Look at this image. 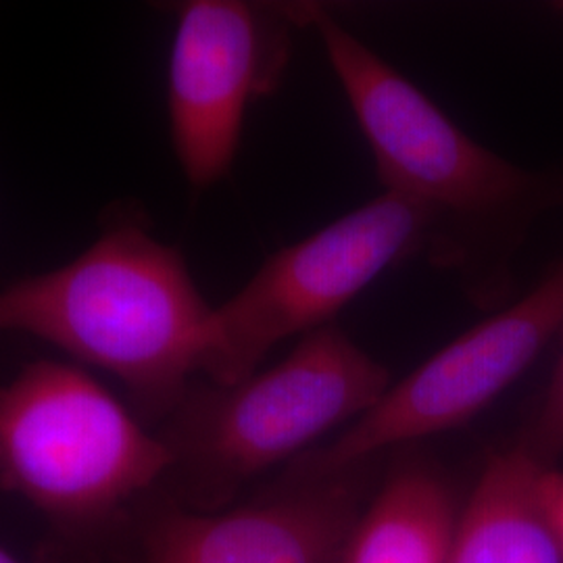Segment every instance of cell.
<instances>
[{
  "label": "cell",
  "mask_w": 563,
  "mask_h": 563,
  "mask_svg": "<svg viewBox=\"0 0 563 563\" xmlns=\"http://www.w3.org/2000/svg\"><path fill=\"white\" fill-rule=\"evenodd\" d=\"M316 4L188 0L174 4L167 74L174 153L195 190L232 172L249 109L280 88L295 32Z\"/></svg>",
  "instance_id": "7"
},
{
  "label": "cell",
  "mask_w": 563,
  "mask_h": 563,
  "mask_svg": "<svg viewBox=\"0 0 563 563\" xmlns=\"http://www.w3.org/2000/svg\"><path fill=\"white\" fill-rule=\"evenodd\" d=\"M213 313L180 251L132 211L113 216L76 260L0 290V332L113 374L144 422H163L207 376Z\"/></svg>",
  "instance_id": "2"
},
{
  "label": "cell",
  "mask_w": 563,
  "mask_h": 563,
  "mask_svg": "<svg viewBox=\"0 0 563 563\" xmlns=\"http://www.w3.org/2000/svg\"><path fill=\"white\" fill-rule=\"evenodd\" d=\"M390 384V372L336 322L323 325L239 383H192L157 430L174 457L167 478L201 509H218L242 484L357 422Z\"/></svg>",
  "instance_id": "3"
},
{
  "label": "cell",
  "mask_w": 563,
  "mask_h": 563,
  "mask_svg": "<svg viewBox=\"0 0 563 563\" xmlns=\"http://www.w3.org/2000/svg\"><path fill=\"white\" fill-rule=\"evenodd\" d=\"M409 262H434L430 223L416 205L383 190L267 257L216 307L213 353L202 380L234 384L251 376L276 344L334 323L372 282Z\"/></svg>",
  "instance_id": "5"
},
{
  "label": "cell",
  "mask_w": 563,
  "mask_h": 563,
  "mask_svg": "<svg viewBox=\"0 0 563 563\" xmlns=\"http://www.w3.org/2000/svg\"><path fill=\"white\" fill-rule=\"evenodd\" d=\"M157 430L71 363H30L0 388V486L63 528H99L172 470Z\"/></svg>",
  "instance_id": "4"
},
{
  "label": "cell",
  "mask_w": 563,
  "mask_h": 563,
  "mask_svg": "<svg viewBox=\"0 0 563 563\" xmlns=\"http://www.w3.org/2000/svg\"><path fill=\"white\" fill-rule=\"evenodd\" d=\"M369 463L286 486L225 511L165 507L144 528L142 563H341Z\"/></svg>",
  "instance_id": "8"
},
{
  "label": "cell",
  "mask_w": 563,
  "mask_h": 563,
  "mask_svg": "<svg viewBox=\"0 0 563 563\" xmlns=\"http://www.w3.org/2000/svg\"><path fill=\"white\" fill-rule=\"evenodd\" d=\"M0 563H23L15 558V555H11L4 547H0Z\"/></svg>",
  "instance_id": "13"
},
{
  "label": "cell",
  "mask_w": 563,
  "mask_h": 563,
  "mask_svg": "<svg viewBox=\"0 0 563 563\" xmlns=\"http://www.w3.org/2000/svg\"><path fill=\"white\" fill-rule=\"evenodd\" d=\"M518 444L543 465H555V460L563 453V334L562 353L551 383Z\"/></svg>",
  "instance_id": "11"
},
{
  "label": "cell",
  "mask_w": 563,
  "mask_h": 563,
  "mask_svg": "<svg viewBox=\"0 0 563 563\" xmlns=\"http://www.w3.org/2000/svg\"><path fill=\"white\" fill-rule=\"evenodd\" d=\"M541 504H543L547 522L553 530V537L563 553V470L555 465H547L541 472Z\"/></svg>",
  "instance_id": "12"
},
{
  "label": "cell",
  "mask_w": 563,
  "mask_h": 563,
  "mask_svg": "<svg viewBox=\"0 0 563 563\" xmlns=\"http://www.w3.org/2000/svg\"><path fill=\"white\" fill-rule=\"evenodd\" d=\"M460 509L434 465L418 457L397 463L360 511L341 563H449Z\"/></svg>",
  "instance_id": "10"
},
{
  "label": "cell",
  "mask_w": 563,
  "mask_h": 563,
  "mask_svg": "<svg viewBox=\"0 0 563 563\" xmlns=\"http://www.w3.org/2000/svg\"><path fill=\"white\" fill-rule=\"evenodd\" d=\"M309 27L341 84L386 192L416 205L434 239L432 265L495 311L526 228L563 199V178L518 167L467 136L437 102L322 7Z\"/></svg>",
  "instance_id": "1"
},
{
  "label": "cell",
  "mask_w": 563,
  "mask_h": 563,
  "mask_svg": "<svg viewBox=\"0 0 563 563\" xmlns=\"http://www.w3.org/2000/svg\"><path fill=\"white\" fill-rule=\"evenodd\" d=\"M563 334V257L523 297L495 309L439 353L390 384L383 399L330 443L290 463L297 474L323 476L372 463L388 449L462 428L522 378Z\"/></svg>",
  "instance_id": "6"
},
{
  "label": "cell",
  "mask_w": 563,
  "mask_h": 563,
  "mask_svg": "<svg viewBox=\"0 0 563 563\" xmlns=\"http://www.w3.org/2000/svg\"><path fill=\"white\" fill-rule=\"evenodd\" d=\"M523 446L488 457L460 509L449 563H563L541 504V472Z\"/></svg>",
  "instance_id": "9"
}]
</instances>
